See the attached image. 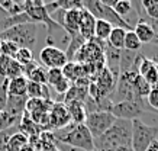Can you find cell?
I'll return each mask as SVG.
<instances>
[{"label":"cell","instance_id":"cell-4","mask_svg":"<svg viewBox=\"0 0 158 151\" xmlns=\"http://www.w3.org/2000/svg\"><path fill=\"white\" fill-rule=\"evenodd\" d=\"M83 9L90 12L97 20H105L110 23L113 28H123L126 31H131V25L128 20L122 19L115 10L106 6L102 0H84L83 2Z\"/></svg>","mask_w":158,"mask_h":151},{"label":"cell","instance_id":"cell-1","mask_svg":"<svg viewBox=\"0 0 158 151\" xmlns=\"http://www.w3.org/2000/svg\"><path fill=\"white\" fill-rule=\"evenodd\" d=\"M131 136L132 121L116 119L103 135L94 140V151H116L122 147H129Z\"/></svg>","mask_w":158,"mask_h":151},{"label":"cell","instance_id":"cell-26","mask_svg":"<svg viewBox=\"0 0 158 151\" xmlns=\"http://www.w3.org/2000/svg\"><path fill=\"white\" fill-rule=\"evenodd\" d=\"M15 60L25 67V65H28L29 63L34 61V52H32V49L29 48H19L16 55H15Z\"/></svg>","mask_w":158,"mask_h":151},{"label":"cell","instance_id":"cell-30","mask_svg":"<svg viewBox=\"0 0 158 151\" xmlns=\"http://www.w3.org/2000/svg\"><path fill=\"white\" fill-rule=\"evenodd\" d=\"M142 77L147 80V83L151 86V87H155L158 83V65L155 63L151 65V68H149L148 71L142 76Z\"/></svg>","mask_w":158,"mask_h":151},{"label":"cell","instance_id":"cell-31","mask_svg":"<svg viewBox=\"0 0 158 151\" xmlns=\"http://www.w3.org/2000/svg\"><path fill=\"white\" fill-rule=\"evenodd\" d=\"M9 99V92H7V80H3L0 83V111H5Z\"/></svg>","mask_w":158,"mask_h":151},{"label":"cell","instance_id":"cell-24","mask_svg":"<svg viewBox=\"0 0 158 151\" xmlns=\"http://www.w3.org/2000/svg\"><path fill=\"white\" fill-rule=\"evenodd\" d=\"M132 7H134V5H132V2H129V0H118L116 5L113 6L112 9L115 10L122 19H125V16H128L131 12H132Z\"/></svg>","mask_w":158,"mask_h":151},{"label":"cell","instance_id":"cell-2","mask_svg":"<svg viewBox=\"0 0 158 151\" xmlns=\"http://www.w3.org/2000/svg\"><path fill=\"white\" fill-rule=\"evenodd\" d=\"M52 134L57 142L80 151H94V140L84 124H70L68 127L54 131Z\"/></svg>","mask_w":158,"mask_h":151},{"label":"cell","instance_id":"cell-42","mask_svg":"<svg viewBox=\"0 0 158 151\" xmlns=\"http://www.w3.org/2000/svg\"><path fill=\"white\" fill-rule=\"evenodd\" d=\"M0 47H2V39H0Z\"/></svg>","mask_w":158,"mask_h":151},{"label":"cell","instance_id":"cell-22","mask_svg":"<svg viewBox=\"0 0 158 151\" xmlns=\"http://www.w3.org/2000/svg\"><path fill=\"white\" fill-rule=\"evenodd\" d=\"M123 49H126V51H131V52H139V51L142 49V44H141V41L138 39V36L135 35V32L132 29L126 32Z\"/></svg>","mask_w":158,"mask_h":151},{"label":"cell","instance_id":"cell-15","mask_svg":"<svg viewBox=\"0 0 158 151\" xmlns=\"http://www.w3.org/2000/svg\"><path fill=\"white\" fill-rule=\"evenodd\" d=\"M61 70H62L64 77L67 78V80H70L71 83H76L77 80L86 77V73H84V67H83V64L76 63V61H68V63L65 64Z\"/></svg>","mask_w":158,"mask_h":151},{"label":"cell","instance_id":"cell-11","mask_svg":"<svg viewBox=\"0 0 158 151\" xmlns=\"http://www.w3.org/2000/svg\"><path fill=\"white\" fill-rule=\"evenodd\" d=\"M26 102H28V98H26V96H12V94H9L5 112H7L13 119L20 122L22 116L25 115Z\"/></svg>","mask_w":158,"mask_h":151},{"label":"cell","instance_id":"cell-27","mask_svg":"<svg viewBox=\"0 0 158 151\" xmlns=\"http://www.w3.org/2000/svg\"><path fill=\"white\" fill-rule=\"evenodd\" d=\"M19 122L13 119L7 112L5 111H0V131H6V129H10V128H15Z\"/></svg>","mask_w":158,"mask_h":151},{"label":"cell","instance_id":"cell-29","mask_svg":"<svg viewBox=\"0 0 158 151\" xmlns=\"http://www.w3.org/2000/svg\"><path fill=\"white\" fill-rule=\"evenodd\" d=\"M18 49H19V47L16 44H13V42H10V41H2V47H0V54H2V55L15 58Z\"/></svg>","mask_w":158,"mask_h":151},{"label":"cell","instance_id":"cell-10","mask_svg":"<svg viewBox=\"0 0 158 151\" xmlns=\"http://www.w3.org/2000/svg\"><path fill=\"white\" fill-rule=\"evenodd\" d=\"M96 20L97 19L91 15L90 12H87L86 9H81L78 32H80V36H81L84 41H90V39L94 38V26H96Z\"/></svg>","mask_w":158,"mask_h":151},{"label":"cell","instance_id":"cell-43","mask_svg":"<svg viewBox=\"0 0 158 151\" xmlns=\"http://www.w3.org/2000/svg\"><path fill=\"white\" fill-rule=\"evenodd\" d=\"M0 78H2V77H0ZM0 83H2V82H0Z\"/></svg>","mask_w":158,"mask_h":151},{"label":"cell","instance_id":"cell-28","mask_svg":"<svg viewBox=\"0 0 158 151\" xmlns=\"http://www.w3.org/2000/svg\"><path fill=\"white\" fill-rule=\"evenodd\" d=\"M62 78H64V74H62L61 68H51V70H48V73H47V84L54 87L58 82H61Z\"/></svg>","mask_w":158,"mask_h":151},{"label":"cell","instance_id":"cell-8","mask_svg":"<svg viewBox=\"0 0 158 151\" xmlns=\"http://www.w3.org/2000/svg\"><path fill=\"white\" fill-rule=\"evenodd\" d=\"M39 61L45 68L51 70V68H62L68 63V58L64 49L45 45L39 52Z\"/></svg>","mask_w":158,"mask_h":151},{"label":"cell","instance_id":"cell-6","mask_svg":"<svg viewBox=\"0 0 158 151\" xmlns=\"http://www.w3.org/2000/svg\"><path fill=\"white\" fill-rule=\"evenodd\" d=\"M145 99H128V100H122V102L113 103L110 112L116 119H123V121H135V119H141V115L148 109L145 106Z\"/></svg>","mask_w":158,"mask_h":151},{"label":"cell","instance_id":"cell-35","mask_svg":"<svg viewBox=\"0 0 158 151\" xmlns=\"http://www.w3.org/2000/svg\"><path fill=\"white\" fill-rule=\"evenodd\" d=\"M12 134H13V128L6 129V131H0V151H5L6 144H7V140L10 138Z\"/></svg>","mask_w":158,"mask_h":151},{"label":"cell","instance_id":"cell-17","mask_svg":"<svg viewBox=\"0 0 158 151\" xmlns=\"http://www.w3.org/2000/svg\"><path fill=\"white\" fill-rule=\"evenodd\" d=\"M29 144V136L23 132H13L10 138L7 140L5 151H22Z\"/></svg>","mask_w":158,"mask_h":151},{"label":"cell","instance_id":"cell-7","mask_svg":"<svg viewBox=\"0 0 158 151\" xmlns=\"http://www.w3.org/2000/svg\"><path fill=\"white\" fill-rule=\"evenodd\" d=\"M115 121L116 118L112 115V112H109V111H99V112L87 113L84 125L90 131L93 140H96V138L103 135L115 124Z\"/></svg>","mask_w":158,"mask_h":151},{"label":"cell","instance_id":"cell-12","mask_svg":"<svg viewBox=\"0 0 158 151\" xmlns=\"http://www.w3.org/2000/svg\"><path fill=\"white\" fill-rule=\"evenodd\" d=\"M23 73H25V77L28 78L29 82H35V83H39V84H47V73H48V70L44 67L42 64L36 63L35 60L32 63H29L28 65H25Z\"/></svg>","mask_w":158,"mask_h":151},{"label":"cell","instance_id":"cell-19","mask_svg":"<svg viewBox=\"0 0 158 151\" xmlns=\"http://www.w3.org/2000/svg\"><path fill=\"white\" fill-rule=\"evenodd\" d=\"M126 32H128V31L123 29V28H113L109 39H107V44H109L110 48L122 51L125 47V36H126Z\"/></svg>","mask_w":158,"mask_h":151},{"label":"cell","instance_id":"cell-16","mask_svg":"<svg viewBox=\"0 0 158 151\" xmlns=\"http://www.w3.org/2000/svg\"><path fill=\"white\" fill-rule=\"evenodd\" d=\"M67 106V111L70 113V118H71V124H84L87 116L86 107H84V103L83 102H70L65 105Z\"/></svg>","mask_w":158,"mask_h":151},{"label":"cell","instance_id":"cell-39","mask_svg":"<svg viewBox=\"0 0 158 151\" xmlns=\"http://www.w3.org/2000/svg\"><path fill=\"white\" fill-rule=\"evenodd\" d=\"M22 151H35V147L32 145V144H28V145L25 147V148H23Z\"/></svg>","mask_w":158,"mask_h":151},{"label":"cell","instance_id":"cell-38","mask_svg":"<svg viewBox=\"0 0 158 151\" xmlns=\"http://www.w3.org/2000/svg\"><path fill=\"white\" fill-rule=\"evenodd\" d=\"M147 151H158V140H155V141L151 142V145L148 147V150Z\"/></svg>","mask_w":158,"mask_h":151},{"label":"cell","instance_id":"cell-18","mask_svg":"<svg viewBox=\"0 0 158 151\" xmlns=\"http://www.w3.org/2000/svg\"><path fill=\"white\" fill-rule=\"evenodd\" d=\"M26 87H28V78L25 76L7 80V92L12 96H26Z\"/></svg>","mask_w":158,"mask_h":151},{"label":"cell","instance_id":"cell-25","mask_svg":"<svg viewBox=\"0 0 158 151\" xmlns=\"http://www.w3.org/2000/svg\"><path fill=\"white\" fill-rule=\"evenodd\" d=\"M25 76L23 73V65L19 64L16 60H12L10 61V65L7 68V73H6V80H13V78H18V77H22Z\"/></svg>","mask_w":158,"mask_h":151},{"label":"cell","instance_id":"cell-21","mask_svg":"<svg viewBox=\"0 0 158 151\" xmlns=\"http://www.w3.org/2000/svg\"><path fill=\"white\" fill-rule=\"evenodd\" d=\"M112 29H113V26L105 20H96V26H94V38L97 41H107L112 34Z\"/></svg>","mask_w":158,"mask_h":151},{"label":"cell","instance_id":"cell-36","mask_svg":"<svg viewBox=\"0 0 158 151\" xmlns=\"http://www.w3.org/2000/svg\"><path fill=\"white\" fill-rule=\"evenodd\" d=\"M149 60L154 61V63L158 65V45L157 47H154V48L149 51Z\"/></svg>","mask_w":158,"mask_h":151},{"label":"cell","instance_id":"cell-5","mask_svg":"<svg viewBox=\"0 0 158 151\" xmlns=\"http://www.w3.org/2000/svg\"><path fill=\"white\" fill-rule=\"evenodd\" d=\"M158 128L145 124L142 119L132 121V136L131 147L134 151H147L151 142L157 140Z\"/></svg>","mask_w":158,"mask_h":151},{"label":"cell","instance_id":"cell-37","mask_svg":"<svg viewBox=\"0 0 158 151\" xmlns=\"http://www.w3.org/2000/svg\"><path fill=\"white\" fill-rule=\"evenodd\" d=\"M9 16H10L9 13H7V12H6V10L0 6V22H2V20H5V19H7Z\"/></svg>","mask_w":158,"mask_h":151},{"label":"cell","instance_id":"cell-9","mask_svg":"<svg viewBox=\"0 0 158 151\" xmlns=\"http://www.w3.org/2000/svg\"><path fill=\"white\" fill-rule=\"evenodd\" d=\"M70 124H71V118L67 111V106L62 102H54L52 109L49 111V121L47 129L58 131V129L68 127Z\"/></svg>","mask_w":158,"mask_h":151},{"label":"cell","instance_id":"cell-13","mask_svg":"<svg viewBox=\"0 0 158 151\" xmlns=\"http://www.w3.org/2000/svg\"><path fill=\"white\" fill-rule=\"evenodd\" d=\"M135 32V35L138 36V39L141 41V44H151L157 41V34L155 29L152 28V25H149L147 20L139 19L135 25V28L132 29Z\"/></svg>","mask_w":158,"mask_h":151},{"label":"cell","instance_id":"cell-40","mask_svg":"<svg viewBox=\"0 0 158 151\" xmlns=\"http://www.w3.org/2000/svg\"><path fill=\"white\" fill-rule=\"evenodd\" d=\"M116 151H134V150H132V147H122V148H118V150H116Z\"/></svg>","mask_w":158,"mask_h":151},{"label":"cell","instance_id":"cell-32","mask_svg":"<svg viewBox=\"0 0 158 151\" xmlns=\"http://www.w3.org/2000/svg\"><path fill=\"white\" fill-rule=\"evenodd\" d=\"M70 87H71V82L64 77L61 82H58V83L54 86V90H55V93H57V94H61V96H64V94H65V93L70 90Z\"/></svg>","mask_w":158,"mask_h":151},{"label":"cell","instance_id":"cell-3","mask_svg":"<svg viewBox=\"0 0 158 151\" xmlns=\"http://www.w3.org/2000/svg\"><path fill=\"white\" fill-rule=\"evenodd\" d=\"M39 23H23L0 32L2 41H10L19 48H32L38 42Z\"/></svg>","mask_w":158,"mask_h":151},{"label":"cell","instance_id":"cell-23","mask_svg":"<svg viewBox=\"0 0 158 151\" xmlns=\"http://www.w3.org/2000/svg\"><path fill=\"white\" fill-rule=\"evenodd\" d=\"M141 6L152 20H158V0H142Z\"/></svg>","mask_w":158,"mask_h":151},{"label":"cell","instance_id":"cell-33","mask_svg":"<svg viewBox=\"0 0 158 151\" xmlns=\"http://www.w3.org/2000/svg\"><path fill=\"white\" fill-rule=\"evenodd\" d=\"M147 102H148V106L151 109H155L158 111V89L157 87H152L149 94L147 96Z\"/></svg>","mask_w":158,"mask_h":151},{"label":"cell","instance_id":"cell-20","mask_svg":"<svg viewBox=\"0 0 158 151\" xmlns=\"http://www.w3.org/2000/svg\"><path fill=\"white\" fill-rule=\"evenodd\" d=\"M151 86H149L148 83H147V80H145L142 76H136L134 80V94L136 96V98L139 99H147V96L149 94V92H151Z\"/></svg>","mask_w":158,"mask_h":151},{"label":"cell","instance_id":"cell-14","mask_svg":"<svg viewBox=\"0 0 158 151\" xmlns=\"http://www.w3.org/2000/svg\"><path fill=\"white\" fill-rule=\"evenodd\" d=\"M80 13H81V9L65 10V13H64L62 28L65 29V32L70 36L80 35V32H78V28H80Z\"/></svg>","mask_w":158,"mask_h":151},{"label":"cell","instance_id":"cell-34","mask_svg":"<svg viewBox=\"0 0 158 151\" xmlns=\"http://www.w3.org/2000/svg\"><path fill=\"white\" fill-rule=\"evenodd\" d=\"M13 58H10V57H6V55H2L0 54V77L6 80V73H7V68L10 65V61Z\"/></svg>","mask_w":158,"mask_h":151},{"label":"cell","instance_id":"cell-41","mask_svg":"<svg viewBox=\"0 0 158 151\" xmlns=\"http://www.w3.org/2000/svg\"><path fill=\"white\" fill-rule=\"evenodd\" d=\"M47 151H58V148L55 147V148H51V150H47Z\"/></svg>","mask_w":158,"mask_h":151}]
</instances>
